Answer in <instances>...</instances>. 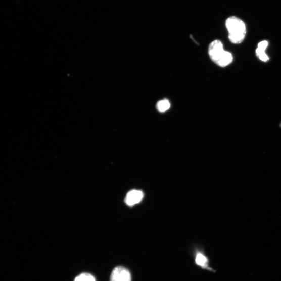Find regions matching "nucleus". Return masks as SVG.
<instances>
[{
	"label": "nucleus",
	"mask_w": 281,
	"mask_h": 281,
	"mask_svg": "<svg viewBox=\"0 0 281 281\" xmlns=\"http://www.w3.org/2000/svg\"><path fill=\"white\" fill-rule=\"evenodd\" d=\"M110 281H131L130 272L124 267H117L112 272Z\"/></svg>",
	"instance_id": "7ed1b4c3"
},
{
	"label": "nucleus",
	"mask_w": 281,
	"mask_h": 281,
	"mask_svg": "<svg viewBox=\"0 0 281 281\" xmlns=\"http://www.w3.org/2000/svg\"><path fill=\"white\" fill-rule=\"evenodd\" d=\"M74 281H96L95 277L90 273H83L77 276Z\"/></svg>",
	"instance_id": "0eeeda50"
},
{
	"label": "nucleus",
	"mask_w": 281,
	"mask_h": 281,
	"mask_svg": "<svg viewBox=\"0 0 281 281\" xmlns=\"http://www.w3.org/2000/svg\"><path fill=\"white\" fill-rule=\"evenodd\" d=\"M208 55L214 62L221 67H225L232 63L233 57L231 52L224 49L221 41L216 40L208 47Z\"/></svg>",
	"instance_id": "f257e3e1"
},
{
	"label": "nucleus",
	"mask_w": 281,
	"mask_h": 281,
	"mask_svg": "<svg viewBox=\"0 0 281 281\" xmlns=\"http://www.w3.org/2000/svg\"><path fill=\"white\" fill-rule=\"evenodd\" d=\"M144 197V194L142 191L132 190L127 193L125 202L128 205L132 206L142 202Z\"/></svg>",
	"instance_id": "20e7f679"
},
{
	"label": "nucleus",
	"mask_w": 281,
	"mask_h": 281,
	"mask_svg": "<svg viewBox=\"0 0 281 281\" xmlns=\"http://www.w3.org/2000/svg\"><path fill=\"white\" fill-rule=\"evenodd\" d=\"M196 261L197 265L204 267L207 266L208 260L204 255L199 253L197 256Z\"/></svg>",
	"instance_id": "6e6552de"
},
{
	"label": "nucleus",
	"mask_w": 281,
	"mask_h": 281,
	"mask_svg": "<svg viewBox=\"0 0 281 281\" xmlns=\"http://www.w3.org/2000/svg\"><path fill=\"white\" fill-rule=\"evenodd\" d=\"M269 45L267 41L264 40L259 42L256 50L257 57L262 62H267L269 60V57L266 54V50Z\"/></svg>",
	"instance_id": "39448f33"
},
{
	"label": "nucleus",
	"mask_w": 281,
	"mask_h": 281,
	"mask_svg": "<svg viewBox=\"0 0 281 281\" xmlns=\"http://www.w3.org/2000/svg\"><path fill=\"white\" fill-rule=\"evenodd\" d=\"M170 108V103L168 99H164L158 102L156 108L158 111L163 113L168 111Z\"/></svg>",
	"instance_id": "423d86ee"
},
{
	"label": "nucleus",
	"mask_w": 281,
	"mask_h": 281,
	"mask_svg": "<svg viewBox=\"0 0 281 281\" xmlns=\"http://www.w3.org/2000/svg\"><path fill=\"white\" fill-rule=\"evenodd\" d=\"M226 29L229 33V39L233 44H240L245 39L247 28L244 22L236 16L228 18L225 22Z\"/></svg>",
	"instance_id": "f03ea898"
}]
</instances>
